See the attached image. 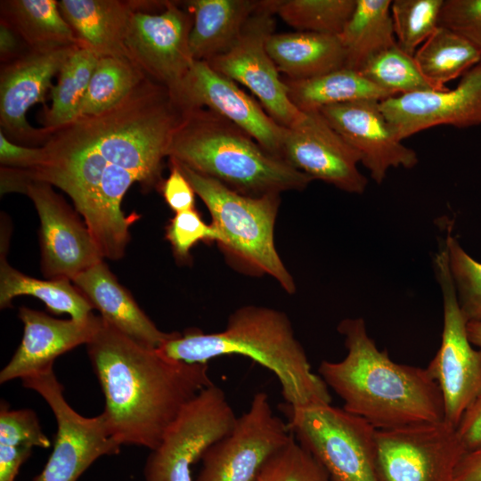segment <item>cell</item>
Wrapping results in <instances>:
<instances>
[{"label":"cell","instance_id":"obj_20","mask_svg":"<svg viewBox=\"0 0 481 481\" xmlns=\"http://www.w3.org/2000/svg\"><path fill=\"white\" fill-rule=\"evenodd\" d=\"M331 127L361 156L371 178L381 183L391 167L412 168L417 153L395 135L379 101L359 100L319 110Z\"/></svg>","mask_w":481,"mask_h":481},{"label":"cell","instance_id":"obj_34","mask_svg":"<svg viewBox=\"0 0 481 481\" xmlns=\"http://www.w3.org/2000/svg\"><path fill=\"white\" fill-rule=\"evenodd\" d=\"M356 0H269L274 14L297 31L338 36Z\"/></svg>","mask_w":481,"mask_h":481},{"label":"cell","instance_id":"obj_16","mask_svg":"<svg viewBox=\"0 0 481 481\" xmlns=\"http://www.w3.org/2000/svg\"><path fill=\"white\" fill-rule=\"evenodd\" d=\"M51 184L31 181L25 194L40 220L41 269L48 280H69L103 261L88 228Z\"/></svg>","mask_w":481,"mask_h":481},{"label":"cell","instance_id":"obj_10","mask_svg":"<svg viewBox=\"0 0 481 481\" xmlns=\"http://www.w3.org/2000/svg\"><path fill=\"white\" fill-rule=\"evenodd\" d=\"M21 382L44 398L57 423L53 452L32 481H77L99 458L119 453L121 445L111 436L103 413L88 418L77 412L66 401L53 369Z\"/></svg>","mask_w":481,"mask_h":481},{"label":"cell","instance_id":"obj_27","mask_svg":"<svg viewBox=\"0 0 481 481\" xmlns=\"http://www.w3.org/2000/svg\"><path fill=\"white\" fill-rule=\"evenodd\" d=\"M283 80L289 88L291 102L303 112L359 100L381 102L393 96L372 84L358 70L346 66L305 80Z\"/></svg>","mask_w":481,"mask_h":481},{"label":"cell","instance_id":"obj_43","mask_svg":"<svg viewBox=\"0 0 481 481\" xmlns=\"http://www.w3.org/2000/svg\"><path fill=\"white\" fill-rule=\"evenodd\" d=\"M456 429L467 452L481 448V396L465 412Z\"/></svg>","mask_w":481,"mask_h":481},{"label":"cell","instance_id":"obj_9","mask_svg":"<svg viewBox=\"0 0 481 481\" xmlns=\"http://www.w3.org/2000/svg\"><path fill=\"white\" fill-rule=\"evenodd\" d=\"M443 295L444 326L441 345L426 368L437 383L444 402V420L457 428L469 407L481 396V349L470 343L443 246L434 260Z\"/></svg>","mask_w":481,"mask_h":481},{"label":"cell","instance_id":"obj_2","mask_svg":"<svg viewBox=\"0 0 481 481\" xmlns=\"http://www.w3.org/2000/svg\"><path fill=\"white\" fill-rule=\"evenodd\" d=\"M86 350L104 396L109 431L121 446L155 449L183 407L213 384L208 363L167 357L102 318Z\"/></svg>","mask_w":481,"mask_h":481},{"label":"cell","instance_id":"obj_14","mask_svg":"<svg viewBox=\"0 0 481 481\" xmlns=\"http://www.w3.org/2000/svg\"><path fill=\"white\" fill-rule=\"evenodd\" d=\"M274 15L269 0H261L235 44L208 64L245 86L272 118L284 127H290L301 119L304 112L291 102L289 88L266 50V40L274 33Z\"/></svg>","mask_w":481,"mask_h":481},{"label":"cell","instance_id":"obj_18","mask_svg":"<svg viewBox=\"0 0 481 481\" xmlns=\"http://www.w3.org/2000/svg\"><path fill=\"white\" fill-rule=\"evenodd\" d=\"M174 98L185 110L206 108L214 111L281 159L285 127L272 118L256 98L215 70L208 62L194 61Z\"/></svg>","mask_w":481,"mask_h":481},{"label":"cell","instance_id":"obj_13","mask_svg":"<svg viewBox=\"0 0 481 481\" xmlns=\"http://www.w3.org/2000/svg\"><path fill=\"white\" fill-rule=\"evenodd\" d=\"M457 429L444 420L377 430L379 481H456L466 453Z\"/></svg>","mask_w":481,"mask_h":481},{"label":"cell","instance_id":"obj_44","mask_svg":"<svg viewBox=\"0 0 481 481\" xmlns=\"http://www.w3.org/2000/svg\"><path fill=\"white\" fill-rule=\"evenodd\" d=\"M29 48L16 31L3 19H0V60L1 64L9 62Z\"/></svg>","mask_w":481,"mask_h":481},{"label":"cell","instance_id":"obj_42","mask_svg":"<svg viewBox=\"0 0 481 481\" xmlns=\"http://www.w3.org/2000/svg\"><path fill=\"white\" fill-rule=\"evenodd\" d=\"M43 157V148L17 144L0 131V163L3 167L30 169Z\"/></svg>","mask_w":481,"mask_h":481},{"label":"cell","instance_id":"obj_6","mask_svg":"<svg viewBox=\"0 0 481 481\" xmlns=\"http://www.w3.org/2000/svg\"><path fill=\"white\" fill-rule=\"evenodd\" d=\"M173 161V160H170ZM175 162L206 205L216 244L226 261L252 276L268 275L291 294L294 280L281 259L274 243V225L281 194L251 197Z\"/></svg>","mask_w":481,"mask_h":481},{"label":"cell","instance_id":"obj_25","mask_svg":"<svg viewBox=\"0 0 481 481\" xmlns=\"http://www.w3.org/2000/svg\"><path fill=\"white\" fill-rule=\"evenodd\" d=\"M266 50L279 72L290 80L315 77L346 66V53L335 35L306 31L273 33Z\"/></svg>","mask_w":481,"mask_h":481},{"label":"cell","instance_id":"obj_26","mask_svg":"<svg viewBox=\"0 0 481 481\" xmlns=\"http://www.w3.org/2000/svg\"><path fill=\"white\" fill-rule=\"evenodd\" d=\"M4 20L31 50L77 45L76 36L62 17L55 0H4ZM80 47V46H79Z\"/></svg>","mask_w":481,"mask_h":481},{"label":"cell","instance_id":"obj_35","mask_svg":"<svg viewBox=\"0 0 481 481\" xmlns=\"http://www.w3.org/2000/svg\"><path fill=\"white\" fill-rule=\"evenodd\" d=\"M444 0H394L390 12L398 46L410 55L439 26Z\"/></svg>","mask_w":481,"mask_h":481},{"label":"cell","instance_id":"obj_33","mask_svg":"<svg viewBox=\"0 0 481 481\" xmlns=\"http://www.w3.org/2000/svg\"><path fill=\"white\" fill-rule=\"evenodd\" d=\"M358 71L393 96L438 90L424 77L414 57L397 44L371 57Z\"/></svg>","mask_w":481,"mask_h":481},{"label":"cell","instance_id":"obj_15","mask_svg":"<svg viewBox=\"0 0 481 481\" xmlns=\"http://www.w3.org/2000/svg\"><path fill=\"white\" fill-rule=\"evenodd\" d=\"M78 47L29 49L1 64L0 131L10 141L24 146H42L45 143L50 130L31 126L27 112L36 103L44 102L46 91L53 87L52 78Z\"/></svg>","mask_w":481,"mask_h":481},{"label":"cell","instance_id":"obj_4","mask_svg":"<svg viewBox=\"0 0 481 481\" xmlns=\"http://www.w3.org/2000/svg\"><path fill=\"white\" fill-rule=\"evenodd\" d=\"M158 350L167 357L190 363H208L223 355L247 356L277 377L285 404L303 408L331 402L329 387L312 371L290 320L273 308L241 306L229 316L224 330L204 333L190 329L178 332Z\"/></svg>","mask_w":481,"mask_h":481},{"label":"cell","instance_id":"obj_23","mask_svg":"<svg viewBox=\"0 0 481 481\" xmlns=\"http://www.w3.org/2000/svg\"><path fill=\"white\" fill-rule=\"evenodd\" d=\"M143 1L61 0L60 12L78 45L98 58L126 57L125 38L130 18Z\"/></svg>","mask_w":481,"mask_h":481},{"label":"cell","instance_id":"obj_37","mask_svg":"<svg viewBox=\"0 0 481 481\" xmlns=\"http://www.w3.org/2000/svg\"><path fill=\"white\" fill-rule=\"evenodd\" d=\"M257 481H330L322 466L295 438L264 466Z\"/></svg>","mask_w":481,"mask_h":481},{"label":"cell","instance_id":"obj_8","mask_svg":"<svg viewBox=\"0 0 481 481\" xmlns=\"http://www.w3.org/2000/svg\"><path fill=\"white\" fill-rule=\"evenodd\" d=\"M237 416L224 390L214 383L200 391L166 429L143 468L145 481H193L192 468L228 435Z\"/></svg>","mask_w":481,"mask_h":481},{"label":"cell","instance_id":"obj_19","mask_svg":"<svg viewBox=\"0 0 481 481\" xmlns=\"http://www.w3.org/2000/svg\"><path fill=\"white\" fill-rule=\"evenodd\" d=\"M379 106L400 141L437 126H480L481 61L453 89L395 95L379 102Z\"/></svg>","mask_w":481,"mask_h":481},{"label":"cell","instance_id":"obj_29","mask_svg":"<svg viewBox=\"0 0 481 481\" xmlns=\"http://www.w3.org/2000/svg\"><path fill=\"white\" fill-rule=\"evenodd\" d=\"M390 0H356L338 37L346 53V67L358 70L380 51L396 44Z\"/></svg>","mask_w":481,"mask_h":481},{"label":"cell","instance_id":"obj_45","mask_svg":"<svg viewBox=\"0 0 481 481\" xmlns=\"http://www.w3.org/2000/svg\"><path fill=\"white\" fill-rule=\"evenodd\" d=\"M455 477L456 481H481V448L464 454L456 468Z\"/></svg>","mask_w":481,"mask_h":481},{"label":"cell","instance_id":"obj_40","mask_svg":"<svg viewBox=\"0 0 481 481\" xmlns=\"http://www.w3.org/2000/svg\"><path fill=\"white\" fill-rule=\"evenodd\" d=\"M439 25L481 48V0H444Z\"/></svg>","mask_w":481,"mask_h":481},{"label":"cell","instance_id":"obj_32","mask_svg":"<svg viewBox=\"0 0 481 481\" xmlns=\"http://www.w3.org/2000/svg\"><path fill=\"white\" fill-rule=\"evenodd\" d=\"M145 78L144 73L126 57L99 58L77 118L97 115L113 108Z\"/></svg>","mask_w":481,"mask_h":481},{"label":"cell","instance_id":"obj_17","mask_svg":"<svg viewBox=\"0 0 481 481\" xmlns=\"http://www.w3.org/2000/svg\"><path fill=\"white\" fill-rule=\"evenodd\" d=\"M281 158L313 180H322L346 192L361 194L368 183L358 169L360 154L319 110L304 112L298 122L285 127Z\"/></svg>","mask_w":481,"mask_h":481},{"label":"cell","instance_id":"obj_1","mask_svg":"<svg viewBox=\"0 0 481 481\" xmlns=\"http://www.w3.org/2000/svg\"><path fill=\"white\" fill-rule=\"evenodd\" d=\"M184 112L167 87L146 77L113 108L49 129L28 176L68 194L94 238H121L134 222L121 209L123 197L135 183L160 187Z\"/></svg>","mask_w":481,"mask_h":481},{"label":"cell","instance_id":"obj_12","mask_svg":"<svg viewBox=\"0 0 481 481\" xmlns=\"http://www.w3.org/2000/svg\"><path fill=\"white\" fill-rule=\"evenodd\" d=\"M292 436L288 424L273 412L267 394L257 392L231 432L203 454L196 481H257L266 462Z\"/></svg>","mask_w":481,"mask_h":481},{"label":"cell","instance_id":"obj_38","mask_svg":"<svg viewBox=\"0 0 481 481\" xmlns=\"http://www.w3.org/2000/svg\"><path fill=\"white\" fill-rule=\"evenodd\" d=\"M166 238L175 257L190 260L191 249L200 241L216 242L217 232L206 224L196 208L175 213L166 227Z\"/></svg>","mask_w":481,"mask_h":481},{"label":"cell","instance_id":"obj_7","mask_svg":"<svg viewBox=\"0 0 481 481\" xmlns=\"http://www.w3.org/2000/svg\"><path fill=\"white\" fill-rule=\"evenodd\" d=\"M296 440L322 466L330 481H379L377 429L343 408L282 405Z\"/></svg>","mask_w":481,"mask_h":481},{"label":"cell","instance_id":"obj_39","mask_svg":"<svg viewBox=\"0 0 481 481\" xmlns=\"http://www.w3.org/2000/svg\"><path fill=\"white\" fill-rule=\"evenodd\" d=\"M0 444L48 448L51 446V441L45 435L39 420L33 410H12L5 401L2 400L0 404Z\"/></svg>","mask_w":481,"mask_h":481},{"label":"cell","instance_id":"obj_5","mask_svg":"<svg viewBox=\"0 0 481 481\" xmlns=\"http://www.w3.org/2000/svg\"><path fill=\"white\" fill-rule=\"evenodd\" d=\"M167 159L251 197L302 191L313 181L206 108L185 110Z\"/></svg>","mask_w":481,"mask_h":481},{"label":"cell","instance_id":"obj_31","mask_svg":"<svg viewBox=\"0 0 481 481\" xmlns=\"http://www.w3.org/2000/svg\"><path fill=\"white\" fill-rule=\"evenodd\" d=\"M98 59L81 47L69 56L58 74L57 84L51 89L52 104L40 118L43 127L54 129L77 118Z\"/></svg>","mask_w":481,"mask_h":481},{"label":"cell","instance_id":"obj_22","mask_svg":"<svg viewBox=\"0 0 481 481\" xmlns=\"http://www.w3.org/2000/svg\"><path fill=\"white\" fill-rule=\"evenodd\" d=\"M71 281L105 322L143 346L159 348L178 333L160 330L103 261Z\"/></svg>","mask_w":481,"mask_h":481},{"label":"cell","instance_id":"obj_24","mask_svg":"<svg viewBox=\"0 0 481 481\" xmlns=\"http://www.w3.org/2000/svg\"><path fill=\"white\" fill-rule=\"evenodd\" d=\"M260 3L256 0L188 1V11L193 19L189 37L193 60L208 62L226 53Z\"/></svg>","mask_w":481,"mask_h":481},{"label":"cell","instance_id":"obj_11","mask_svg":"<svg viewBox=\"0 0 481 481\" xmlns=\"http://www.w3.org/2000/svg\"><path fill=\"white\" fill-rule=\"evenodd\" d=\"M143 1L132 14L125 38L127 56L153 81L167 87L173 97L194 63L189 46L193 19L175 2Z\"/></svg>","mask_w":481,"mask_h":481},{"label":"cell","instance_id":"obj_3","mask_svg":"<svg viewBox=\"0 0 481 481\" xmlns=\"http://www.w3.org/2000/svg\"><path fill=\"white\" fill-rule=\"evenodd\" d=\"M346 355L322 361L319 376L344 402L343 409L377 430L444 420V402L427 369L394 362L369 337L363 318L338 325Z\"/></svg>","mask_w":481,"mask_h":481},{"label":"cell","instance_id":"obj_28","mask_svg":"<svg viewBox=\"0 0 481 481\" xmlns=\"http://www.w3.org/2000/svg\"><path fill=\"white\" fill-rule=\"evenodd\" d=\"M1 252L0 307L11 306L20 296L40 299L54 314H67L71 319L86 321L93 314V305L69 280H40L20 273L11 266Z\"/></svg>","mask_w":481,"mask_h":481},{"label":"cell","instance_id":"obj_30","mask_svg":"<svg viewBox=\"0 0 481 481\" xmlns=\"http://www.w3.org/2000/svg\"><path fill=\"white\" fill-rule=\"evenodd\" d=\"M424 77L436 89L463 76L481 61V48L460 34L438 26L413 55Z\"/></svg>","mask_w":481,"mask_h":481},{"label":"cell","instance_id":"obj_46","mask_svg":"<svg viewBox=\"0 0 481 481\" xmlns=\"http://www.w3.org/2000/svg\"><path fill=\"white\" fill-rule=\"evenodd\" d=\"M1 194L7 192L25 193L28 184L31 180L27 175L25 169L1 166Z\"/></svg>","mask_w":481,"mask_h":481},{"label":"cell","instance_id":"obj_41","mask_svg":"<svg viewBox=\"0 0 481 481\" xmlns=\"http://www.w3.org/2000/svg\"><path fill=\"white\" fill-rule=\"evenodd\" d=\"M170 173L159 189L168 207L175 213L195 208V192L179 167L169 160Z\"/></svg>","mask_w":481,"mask_h":481},{"label":"cell","instance_id":"obj_21","mask_svg":"<svg viewBox=\"0 0 481 481\" xmlns=\"http://www.w3.org/2000/svg\"><path fill=\"white\" fill-rule=\"evenodd\" d=\"M18 316L23 323L21 342L0 372V383L23 379L53 369L57 357L86 345L98 330L102 318L94 314L86 321L53 318L45 313L21 306Z\"/></svg>","mask_w":481,"mask_h":481},{"label":"cell","instance_id":"obj_36","mask_svg":"<svg viewBox=\"0 0 481 481\" xmlns=\"http://www.w3.org/2000/svg\"><path fill=\"white\" fill-rule=\"evenodd\" d=\"M444 247L461 311L469 322L481 321V263L463 249L450 229Z\"/></svg>","mask_w":481,"mask_h":481},{"label":"cell","instance_id":"obj_47","mask_svg":"<svg viewBox=\"0 0 481 481\" xmlns=\"http://www.w3.org/2000/svg\"><path fill=\"white\" fill-rule=\"evenodd\" d=\"M467 331L470 343L481 349V321L469 322Z\"/></svg>","mask_w":481,"mask_h":481}]
</instances>
